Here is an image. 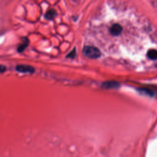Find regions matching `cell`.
Returning a JSON list of instances; mask_svg holds the SVG:
<instances>
[{
    "label": "cell",
    "mask_w": 157,
    "mask_h": 157,
    "mask_svg": "<svg viewBox=\"0 0 157 157\" xmlns=\"http://www.w3.org/2000/svg\"><path fill=\"white\" fill-rule=\"evenodd\" d=\"M122 32V27L119 24H114L110 28V33L113 36H118Z\"/></svg>",
    "instance_id": "cell-3"
},
{
    "label": "cell",
    "mask_w": 157,
    "mask_h": 157,
    "mask_svg": "<svg viewBox=\"0 0 157 157\" xmlns=\"http://www.w3.org/2000/svg\"><path fill=\"white\" fill-rule=\"evenodd\" d=\"M29 44V40L28 39L25 38L24 39H23L22 42L18 45V48H17V50L18 52H22L24 51V50L28 47Z\"/></svg>",
    "instance_id": "cell-6"
},
{
    "label": "cell",
    "mask_w": 157,
    "mask_h": 157,
    "mask_svg": "<svg viewBox=\"0 0 157 157\" xmlns=\"http://www.w3.org/2000/svg\"><path fill=\"white\" fill-rule=\"evenodd\" d=\"M83 53L86 57L91 59L98 58L101 55V51L97 47L91 45L85 46L83 48Z\"/></svg>",
    "instance_id": "cell-1"
},
{
    "label": "cell",
    "mask_w": 157,
    "mask_h": 157,
    "mask_svg": "<svg viewBox=\"0 0 157 157\" xmlns=\"http://www.w3.org/2000/svg\"><path fill=\"white\" fill-rule=\"evenodd\" d=\"M6 71V67L4 65L0 64V73H2Z\"/></svg>",
    "instance_id": "cell-10"
},
{
    "label": "cell",
    "mask_w": 157,
    "mask_h": 157,
    "mask_svg": "<svg viewBox=\"0 0 157 157\" xmlns=\"http://www.w3.org/2000/svg\"><path fill=\"white\" fill-rule=\"evenodd\" d=\"M139 91L140 93H145L147 95H150V96H152L153 95V92L148 90V89H144V88H141L139 90Z\"/></svg>",
    "instance_id": "cell-9"
},
{
    "label": "cell",
    "mask_w": 157,
    "mask_h": 157,
    "mask_svg": "<svg viewBox=\"0 0 157 157\" xmlns=\"http://www.w3.org/2000/svg\"><path fill=\"white\" fill-rule=\"evenodd\" d=\"M15 69L17 71L21 73L33 74L35 71V69L33 66L29 65H25V64L17 65L15 67Z\"/></svg>",
    "instance_id": "cell-2"
},
{
    "label": "cell",
    "mask_w": 157,
    "mask_h": 157,
    "mask_svg": "<svg viewBox=\"0 0 157 157\" xmlns=\"http://www.w3.org/2000/svg\"><path fill=\"white\" fill-rule=\"evenodd\" d=\"M56 14L57 13L55 9H50L45 13V18L47 20H51L55 18V17L56 16Z\"/></svg>",
    "instance_id": "cell-5"
},
{
    "label": "cell",
    "mask_w": 157,
    "mask_h": 157,
    "mask_svg": "<svg viewBox=\"0 0 157 157\" xmlns=\"http://www.w3.org/2000/svg\"><path fill=\"white\" fill-rule=\"evenodd\" d=\"M76 56V50L75 48H74L71 52H70L66 56V58H71V59H73Z\"/></svg>",
    "instance_id": "cell-8"
},
{
    "label": "cell",
    "mask_w": 157,
    "mask_h": 157,
    "mask_svg": "<svg viewBox=\"0 0 157 157\" xmlns=\"http://www.w3.org/2000/svg\"><path fill=\"white\" fill-rule=\"evenodd\" d=\"M147 56L151 59H157V50L155 49L149 50L147 52Z\"/></svg>",
    "instance_id": "cell-7"
},
{
    "label": "cell",
    "mask_w": 157,
    "mask_h": 157,
    "mask_svg": "<svg viewBox=\"0 0 157 157\" xmlns=\"http://www.w3.org/2000/svg\"><path fill=\"white\" fill-rule=\"evenodd\" d=\"M101 86L105 89H112V88H117L119 87V84L117 82L113 81H109L102 83Z\"/></svg>",
    "instance_id": "cell-4"
}]
</instances>
